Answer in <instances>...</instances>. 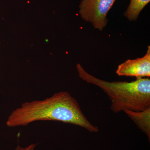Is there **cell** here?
<instances>
[{
    "instance_id": "cell-5",
    "label": "cell",
    "mask_w": 150,
    "mask_h": 150,
    "mask_svg": "<svg viewBox=\"0 0 150 150\" xmlns=\"http://www.w3.org/2000/svg\"><path fill=\"white\" fill-rule=\"evenodd\" d=\"M124 112L150 138V108L142 111L126 110Z\"/></svg>"
},
{
    "instance_id": "cell-2",
    "label": "cell",
    "mask_w": 150,
    "mask_h": 150,
    "mask_svg": "<svg viewBox=\"0 0 150 150\" xmlns=\"http://www.w3.org/2000/svg\"><path fill=\"white\" fill-rule=\"evenodd\" d=\"M76 68L81 79L99 87L107 95L111 101L110 109L114 113L126 110L142 111L150 108L149 78L137 79L131 82H109L87 72L80 64Z\"/></svg>"
},
{
    "instance_id": "cell-1",
    "label": "cell",
    "mask_w": 150,
    "mask_h": 150,
    "mask_svg": "<svg viewBox=\"0 0 150 150\" xmlns=\"http://www.w3.org/2000/svg\"><path fill=\"white\" fill-rule=\"evenodd\" d=\"M54 121L80 126L91 132L98 128L86 118L78 101L69 93L62 91L43 100L21 104L11 113L6 122L8 127L28 125L36 121Z\"/></svg>"
},
{
    "instance_id": "cell-6",
    "label": "cell",
    "mask_w": 150,
    "mask_h": 150,
    "mask_svg": "<svg viewBox=\"0 0 150 150\" xmlns=\"http://www.w3.org/2000/svg\"><path fill=\"white\" fill-rule=\"evenodd\" d=\"M150 1V0H131L124 16L130 21L137 20L141 12Z\"/></svg>"
},
{
    "instance_id": "cell-3",
    "label": "cell",
    "mask_w": 150,
    "mask_h": 150,
    "mask_svg": "<svg viewBox=\"0 0 150 150\" xmlns=\"http://www.w3.org/2000/svg\"><path fill=\"white\" fill-rule=\"evenodd\" d=\"M116 0H81L79 13L84 20L102 31L106 26L107 15Z\"/></svg>"
},
{
    "instance_id": "cell-7",
    "label": "cell",
    "mask_w": 150,
    "mask_h": 150,
    "mask_svg": "<svg viewBox=\"0 0 150 150\" xmlns=\"http://www.w3.org/2000/svg\"><path fill=\"white\" fill-rule=\"evenodd\" d=\"M37 146V144H31L28 145L25 148H23L18 145L15 150H34V149Z\"/></svg>"
},
{
    "instance_id": "cell-4",
    "label": "cell",
    "mask_w": 150,
    "mask_h": 150,
    "mask_svg": "<svg viewBox=\"0 0 150 150\" xmlns=\"http://www.w3.org/2000/svg\"><path fill=\"white\" fill-rule=\"evenodd\" d=\"M116 73L119 76L134 77L140 79L150 76V47L144 57L129 59L118 66Z\"/></svg>"
}]
</instances>
